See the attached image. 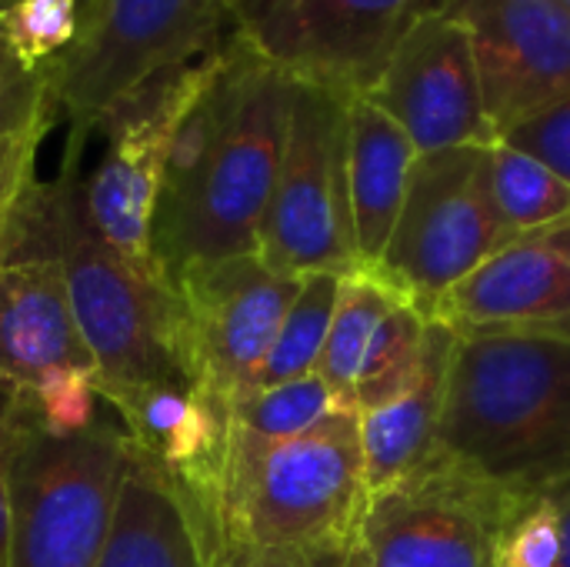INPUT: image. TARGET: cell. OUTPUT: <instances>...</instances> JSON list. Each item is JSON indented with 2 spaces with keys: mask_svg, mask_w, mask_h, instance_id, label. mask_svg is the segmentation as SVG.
Listing matches in <instances>:
<instances>
[{
  "mask_svg": "<svg viewBox=\"0 0 570 567\" xmlns=\"http://www.w3.org/2000/svg\"><path fill=\"white\" fill-rule=\"evenodd\" d=\"M291 87L234 27L167 147L150 221V254L167 284L194 264L261 251Z\"/></svg>",
  "mask_w": 570,
  "mask_h": 567,
  "instance_id": "cell-1",
  "label": "cell"
},
{
  "mask_svg": "<svg viewBox=\"0 0 570 567\" xmlns=\"http://www.w3.org/2000/svg\"><path fill=\"white\" fill-rule=\"evenodd\" d=\"M83 147L87 140L70 134L60 174L23 194L0 241V264H60L77 328L97 361L94 388L190 384L170 284L117 257L87 221L80 197Z\"/></svg>",
  "mask_w": 570,
  "mask_h": 567,
  "instance_id": "cell-2",
  "label": "cell"
},
{
  "mask_svg": "<svg viewBox=\"0 0 570 567\" xmlns=\"http://www.w3.org/2000/svg\"><path fill=\"white\" fill-rule=\"evenodd\" d=\"M538 501L570 485V334H458L438 448Z\"/></svg>",
  "mask_w": 570,
  "mask_h": 567,
  "instance_id": "cell-3",
  "label": "cell"
},
{
  "mask_svg": "<svg viewBox=\"0 0 570 567\" xmlns=\"http://www.w3.org/2000/svg\"><path fill=\"white\" fill-rule=\"evenodd\" d=\"M367 505L361 418L334 411L294 438L227 428L207 567L361 535Z\"/></svg>",
  "mask_w": 570,
  "mask_h": 567,
  "instance_id": "cell-4",
  "label": "cell"
},
{
  "mask_svg": "<svg viewBox=\"0 0 570 567\" xmlns=\"http://www.w3.org/2000/svg\"><path fill=\"white\" fill-rule=\"evenodd\" d=\"M130 454L107 404L90 424L60 428L20 391L3 444L7 567H100Z\"/></svg>",
  "mask_w": 570,
  "mask_h": 567,
  "instance_id": "cell-5",
  "label": "cell"
},
{
  "mask_svg": "<svg viewBox=\"0 0 570 567\" xmlns=\"http://www.w3.org/2000/svg\"><path fill=\"white\" fill-rule=\"evenodd\" d=\"M237 27L227 0H87L80 33L50 63L70 134L87 137L140 87L217 50Z\"/></svg>",
  "mask_w": 570,
  "mask_h": 567,
  "instance_id": "cell-6",
  "label": "cell"
},
{
  "mask_svg": "<svg viewBox=\"0 0 570 567\" xmlns=\"http://www.w3.org/2000/svg\"><path fill=\"white\" fill-rule=\"evenodd\" d=\"M351 100L307 80L291 87L284 154L257 251L277 274H351L361 267L347 187Z\"/></svg>",
  "mask_w": 570,
  "mask_h": 567,
  "instance_id": "cell-7",
  "label": "cell"
},
{
  "mask_svg": "<svg viewBox=\"0 0 570 567\" xmlns=\"http://www.w3.org/2000/svg\"><path fill=\"white\" fill-rule=\"evenodd\" d=\"M491 147L421 154L391 244L374 264L428 321L451 287L518 237L494 197Z\"/></svg>",
  "mask_w": 570,
  "mask_h": 567,
  "instance_id": "cell-8",
  "label": "cell"
},
{
  "mask_svg": "<svg viewBox=\"0 0 570 567\" xmlns=\"http://www.w3.org/2000/svg\"><path fill=\"white\" fill-rule=\"evenodd\" d=\"M528 505L434 451L367 495L357 548L367 567H498L504 535Z\"/></svg>",
  "mask_w": 570,
  "mask_h": 567,
  "instance_id": "cell-9",
  "label": "cell"
},
{
  "mask_svg": "<svg viewBox=\"0 0 570 567\" xmlns=\"http://www.w3.org/2000/svg\"><path fill=\"white\" fill-rule=\"evenodd\" d=\"M220 47L117 104L94 130L104 137L100 160L90 170L80 167V197L94 234L140 274L164 277L150 254L160 174L174 127L214 74Z\"/></svg>",
  "mask_w": 570,
  "mask_h": 567,
  "instance_id": "cell-10",
  "label": "cell"
},
{
  "mask_svg": "<svg viewBox=\"0 0 570 567\" xmlns=\"http://www.w3.org/2000/svg\"><path fill=\"white\" fill-rule=\"evenodd\" d=\"M304 277L271 271L261 254L194 264L170 281L180 358L194 391L230 414L264 364Z\"/></svg>",
  "mask_w": 570,
  "mask_h": 567,
  "instance_id": "cell-11",
  "label": "cell"
},
{
  "mask_svg": "<svg viewBox=\"0 0 570 567\" xmlns=\"http://www.w3.org/2000/svg\"><path fill=\"white\" fill-rule=\"evenodd\" d=\"M441 0H244L237 33L277 70L364 97L411 23Z\"/></svg>",
  "mask_w": 570,
  "mask_h": 567,
  "instance_id": "cell-12",
  "label": "cell"
},
{
  "mask_svg": "<svg viewBox=\"0 0 570 567\" xmlns=\"http://www.w3.org/2000/svg\"><path fill=\"white\" fill-rule=\"evenodd\" d=\"M364 97L404 127L417 154L498 144L471 33L444 10L411 23Z\"/></svg>",
  "mask_w": 570,
  "mask_h": 567,
  "instance_id": "cell-13",
  "label": "cell"
},
{
  "mask_svg": "<svg viewBox=\"0 0 570 567\" xmlns=\"http://www.w3.org/2000/svg\"><path fill=\"white\" fill-rule=\"evenodd\" d=\"M428 317L374 267L344 274L317 361L341 411L367 414L404 394L424 364Z\"/></svg>",
  "mask_w": 570,
  "mask_h": 567,
  "instance_id": "cell-14",
  "label": "cell"
},
{
  "mask_svg": "<svg viewBox=\"0 0 570 567\" xmlns=\"http://www.w3.org/2000/svg\"><path fill=\"white\" fill-rule=\"evenodd\" d=\"M474 43L498 140L570 94V20L551 0H441Z\"/></svg>",
  "mask_w": 570,
  "mask_h": 567,
  "instance_id": "cell-15",
  "label": "cell"
},
{
  "mask_svg": "<svg viewBox=\"0 0 570 567\" xmlns=\"http://www.w3.org/2000/svg\"><path fill=\"white\" fill-rule=\"evenodd\" d=\"M431 321L458 334L570 328V217L518 234L451 287Z\"/></svg>",
  "mask_w": 570,
  "mask_h": 567,
  "instance_id": "cell-16",
  "label": "cell"
},
{
  "mask_svg": "<svg viewBox=\"0 0 570 567\" xmlns=\"http://www.w3.org/2000/svg\"><path fill=\"white\" fill-rule=\"evenodd\" d=\"M94 374L60 264H0V378L50 401Z\"/></svg>",
  "mask_w": 570,
  "mask_h": 567,
  "instance_id": "cell-17",
  "label": "cell"
},
{
  "mask_svg": "<svg viewBox=\"0 0 570 567\" xmlns=\"http://www.w3.org/2000/svg\"><path fill=\"white\" fill-rule=\"evenodd\" d=\"M417 147L404 127L374 107L367 97H354L347 107V187L351 217L361 267H374L397 227Z\"/></svg>",
  "mask_w": 570,
  "mask_h": 567,
  "instance_id": "cell-18",
  "label": "cell"
},
{
  "mask_svg": "<svg viewBox=\"0 0 570 567\" xmlns=\"http://www.w3.org/2000/svg\"><path fill=\"white\" fill-rule=\"evenodd\" d=\"M458 331L444 321H428L424 364L417 381L397 394L391 404L361 414V444H364V475L367 495L397 481L438 448V431L448 401V378L454 358Z\"/></svg>",
  "mask_w": 570,
  "mask_h": 567,
  "instance_id": "cell-19",
  "label": "cell"
},
{
  "mask_svg": "<svg viewBox=\"0 0 570 567\" xmlns=\"http://www.w3.org/2000/svg\"><path fill=\"white\" fill-rule=\"evenodd\" d=\"M100 567H207L187 501L174 481L137 451L130 454Z\"/></svg>",
  "mask_w": 570,
  "mask_h": 567,
  "instance_id": "cell-20",
  "label": "cell"
},
{
  "mask_svg": "<svg viewBox=\"0 0 570 567\" xmlns=\"http://www.w3.org/2000/svg\"><path fill=\"white\" fill-rule=\"evenodd\" d=\"M341 281H344V274H334V271L304 274L301 291L291 301L287 314L281 321V331H277L264 364L250 378L247 391L277 388V384H287V381H297V378H307L317 371V361H321V351H324V341L331 331V317L337 307Z\"/></svg>",
  "mask_w": 570,
  "mask_h": 567,
  "instance_id": "cell-21",
  "label": "cell"
},
{
  "mask_svg": "<svg viewBox=\"0 0 570 567\" xmlns=\"http://www.w3.org/2000/svg\"><path fill=\"white\" fill-rule=\"evenodd\" d=\"M491 180L504 221L518 231H538L570 217V184L544 160L498 140L491 147Z\"/></svg>",
  "mask_w": 570,
  "mask_h": 567,
  "instance_id": "cell-22",
  "label": "cell"
},
{
  "mask_svg": "<svg viewBox=\"0 0 570 567\" xmlns=\"http://www.w3.org/2000/svg\"><path fill=\"white\" fill-rule=\"evenodd\" d=\"M87 0H13L0 13V57L43 70L70 50L80 33Z\"/></svg>",
  "mask_w": 570,
  "mask_h": 567,
  "instance_id": "cell-23",
  "label": "cell"
},
{
  "mask_svg": "<svg viewBox=\"0 0 570 567\" xmlns=\"http://www.w3.org/2000/svg\"><path fill=\"white\" fill-rule=\"evenodd\" d=\"M334 411L341 408L327 391V384L317 374H307L277 388L247 391L234 398L230 424L257 438H294L317 428Z\"/></svg>",
  "mask_w": 570,
  "mask_h": 567,
  "instance_id": "cell-24",
  "label": "cell"
},
{
  "mask_svg": "<svg viewBox=\"0 0 570 567\" xmlns=\"http://www.w3.org/2000/svg\"><path fill=\"white\" fill-rule=\"evenodd\" d=\"M501 558L511 567H558L561 558V525L551 495L531 501L521 518L508 528Z\"/></svg>",
  "mask_w": 570,
  "mask_h": 567,
  "instance_id": "cell-25",
  "label": "cell"
},
{
  "mask_svg": "<svg viewBox=\"0 0 570 567\" xmlns=\"http://www.w3.org/2000/svg\"><path fill=\"white\" fill-rule=\"evenodd\" d=\"M501 140L544 160L570 184V94L538 110L534 117L521 120L518 127H511Z\"/></svg>",
  "mask_w": 570,
  "mask_h": 567,
  "instance_id": "cell-26",
  "label": "cell"
},
{
  "mask_svg": "<svg viewBox=\"0 0 570 567\" xmlns=\"http://www.w3.org/2000/svg\"><path fill=\"white\" fill-rule=\"evenodd\" d=\"M361 561L364 558H361L357 538H341V541H321V545L291 548V551H271L237 567H361Z\"/></svg>",
  "mask_w": 570,
  "mask_h": 567,
  "instance_id": "cell-27",
  "label": "cell"
},
{
  "mask_svg": "<svg viewBox=\"0 0 570 567\" xmlns=\"http://www.w3.org/2000/svg\"><path fill=\"white\" fill-rule=\"evenodd\" d=\"M20 388L0 378V567H7V538H10V521H7V475H3V444H7V424L10 411L17 404Z\"/></svg>",
  "mask_w": 570,
  "mask_h": 567,
  "instance_id": "cell-28",
  "label": "cell"
},
{
  "mask_svg": "<svg viewBox=\"0 0 570 567\" xmlns=\"http://www.w3.org/2000/svg\"><path fill=\"white\" fill-rule=\"evenodd\" d=\"M554 511H558V525H561V558L558 567H570V485L551 495Z\"/></svg>",
  "mask_w": 570,
  "mask_h": 567,
  "instance_id": "cell-29",
  "label": "cell"
},
{
  "mask_svg": "<svg viewBox=\"0 0 570 567\" xmlns=\"http://www.w3.org/2000/svg\"><path fill=\"white\" fill-rule=\"evenodd\" d=\"M40 120H57V117H33V120H0V130H13V127H27V124H40Z\"/></svg>",
  "mask_w": 570,
  "mask_h": 567,
  "instance_id": "cell-30",
  "label": "cell"
},
{
  "mask_svg": "<svg viewBox=\"0 0 570 567\" xmlns=\"http://www.w3.org/2000/svg\"><path fill=\"white\" fill-rule=\"evenodd\" d=\"M551 3H554V7H558V10H561V13L570 20V0H551Z\"/></svg>",
  "mask_w": 570,
  "mask_h": 567,
  "instance_id": "cell-31",
  "label": "cell"
},
{
  "mask_svg": "<svg viewBox=\"0 0 570 567\" xmlns=\"http://www.w3.org/2000/svg\"><path fill=\"white\" fill-rule=\"evenodd\" d=\"M7 3H13V0H0V13H3V7H7ZM0 67H3V57H0Z\"/></svg>",
  "mask_w": 570,
  "mask_h": 567,
  "instance_id": "cell-32",
  "label": "cell"
},
{
  "mask_svg": "<svg viewBox=\"0 0 570 567\" xmlns=\"http://www.w3.org/2000/svg\"><path fill=\"white\" fill-rule=\"evenodd\" d=\"M227 3H230V7H234V10H237V7H240V3H244V0H227Z\"/></svg>",
  "mask_w": 570,
  "mask_h": 567,
  "instance_id": "cell-33",
  "label": "cell"
},
{
  "mask_svg": "<svg viewBox=\"0 0 570 567\" xmlns=\"http://www.w3.org/2000/svg\"><path fill=\"white\" fill-rule=\"evenodd\" d=\"M498 567H511V565H508V561H504V558H501V561H498Z\"/></svg>",
  "mask_w": 570,
  "mask_h": 567,
  "instance_id": "cell-34",
  "label": "cell"
},
{
  "mask_svg": "<svg viewBox=\"0 0 570 567\" xmlns=\"http://www.w3.org/2000/svg\"><path fill=\"white\" fill-rule=\"evenodd\" d=\"M564 334H570V328H564Z\"/></svg>",
  "mask_w": 570,
  "mask_h": 567,
  "instance_id": "cell-35",
  "label": "cell"
},
{
  "mask_svg": "<svg viewBox=\"0 0 570 567\" xmlns=\"http://www.w3.org/2000/svg\"><path fill=\"white\" fill-rule=\"evenodd\" d=\"M361 558H364V555H361ZM361 567H367V565H364V561H361Z\"/></svg>",
  "mask_w": 570,
  "mask_h": 567,
  "instance_id": "cell-36",
  "label": "cell"
}]
</instances>
